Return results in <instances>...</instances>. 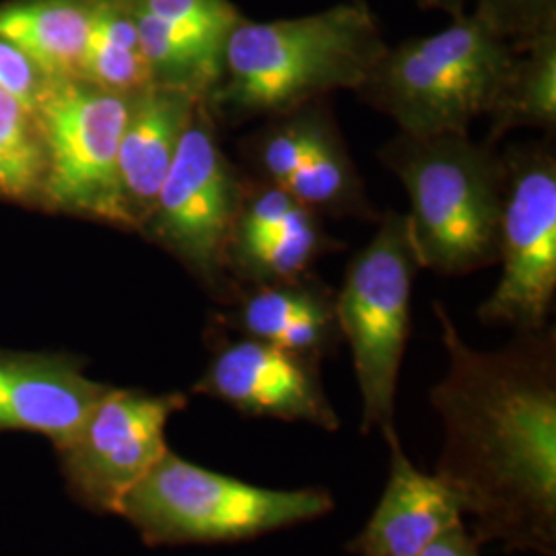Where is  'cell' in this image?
Segmentation results:
<instances>
[{
    "instance_id": "1",
    "label": "cell",
    "mask_w": 556,
    "mask_h": 556,
    "mask_svg": "<svg viewBox=\"0 0 556 556\" xmlns=\"http://www.w3.org/2000/svg\"><path fill=\"white\" fill-rule=\"evenodd\" d=\"M447 371L431 390L445 429L435 477L470 517L478 544L556 556L555 328L478 351L433 305Z\"/></svg>"
},
{
    "instance_id": "2",
    "label": "cell",
    "mask_w": 556,
    "mask_h": 556,
    "mask_svg": "<svg viewBox=\"0 0 556 556\" xmlns=\"http://www.w3.org/2000/svg\"><path fill=\"white\" fill-rule=\"evenodd\" d=\"M388 46L365 2H346L307 17L239 21L229 34L213 114L275 118L334 91H357Z\"/></svg>"
},
{
    "instance_id": "3",
    "label": "cell",
    "mask_w": 556,
    "mask_h": 556,
    "mask_svg": "<svg viewBox=\"0 0 556 556\" xmlns=\"http://www.w3.org/2000/svg\"><path fill=\"white\" fill-rule=\"evenodd\" d=\"M402 181L420 270L470 275L497 262L505 163L495 144L468 135H397L379 153Z\"/></svg>"
},
{
    "instance_id": "4",
    "label": "cell",
    "mask_w": 556,
    "mask_h": 556,
    "mask_svg": "<svg viewBox=\"0 0 556 556\" xmlns=\"http://www.w3.org/2000/svg\"><path fill=\"white\" fill-rule=\"evenodd\" d=\"M517 50L477 13H457L443 31L388 48L358 96L402 135H468L495 105Z\"/></svg>"
},
{
    "instance_id": "5",
    "label": "cell",
    "mask_w": 556,
    "mask_h": 556,
    "mask_svg": "<svg viewBox=\"0 0 556 556\" xmlns=\"http://www.w3.org/2000/svg\"><path fill=\"white\" fill-rule=\"evenodd\" d=\"M334 509L324 489H264L197 466L172 450L128 493L118 516L151 546L243 542Z\"/></svg>"
},
{
    "instance_id": "6",
    "label": "cell",
    "mask_w": 556,
    "mask_h": 556,
    "mask_svg": "<svg viewBox=\"0 0 556 556\" xmlns=\"http://www.w3.org/2000/svg\"><path fill=\"white\" fill-rule=\"evenodd\" d=\"M417 254L404 213H388L378 233L351 260L334 293L340 337L351 346L363 400L361 431L396 433L400 367L410 330Z\"/></svg>"
},
{
    "instance_id": "7",
    "label": "cell",
    "mask_w": 556,
    "mask_h": 556,
    "mask_svg": "<svg viewBox=\"0 0 556 556\" xmlns=\"http://www.w3.org/2000/svg\"><path fill=\"white\" fill-rule=\"evenodd\" d=\"M243 179L225 155L215 114L200 103L178 155L139 233L165 252L227 305L239 287L227 270V248L238 215Z\"/></svg>"
},
{
    "instance_id": "8",
    "label": "cell",
    "mask_w": 556,
    "mask_h": 556,
    "mask_svg": "<svg viewBox=\"0 0 556 556\" xmlns=\"http://www.w3.org/2000/svg\"><path fill=\"white\" fill-rule=\"evenodd\" d=\"M130 98L85 79L48 85L34 108L46 155L41 208L126 229L118 151Z\"/></svg>"
},
{
    "instance_id": "9",
    "label": "cell",
    "mask_w": 556,
    "mask_h": 556,
    "mask_svg": "<svg viewBox=\"0 0 556 556\" xmlns=\"http://www.w3.org/2000/svg\"><path fill=\"white\" fill-rule=\"evenodd\" d=\"M505 197L498 223L495 291L478 307L486 326L517 334L548 326L556 295V160L548 144L503 153Z\"/></svg>"
},
{
    "instance_id": "10",
    "label": "cell",
    "mask_w": 556,
    "mask_h": 556,
    "mask_svg": "<svg viewBox=\"0 0 556 556\" xmlns=\"http://www.w3.org/2000/svg\"><path fill=\"white\" fill-rule=\"evenodd\" d=\"M188 396L108 388L79 433L56 450L71 497L96 514H119L128 493L165 456L167 425Z\"/></svg>"
},
{
    "instance_id": "11",
    "label": "cell",
    "mask_w": 556,
    "mask_h": 556,
    "mask_svg": "<svg viewBox=\"0 0 556 556\" xmlns=\"http://www.w3.org/2000/svg\"><path fill=\"white\" fill-rule=\"evenodd\" d=\"M194 392L217 397L245 417L307 422L326 431L340 427L319 361L254 338L217 340Z\"/></svg>"
},
{
    "instance_id": "12",
    "label": "cell",
    "mask_w": 556,
    "mask_h": 556,
    "mask_svg": "<svg viewBox=\"0 0 556 556\" xmlns=\"http://www.w3.org/2000/svg\"><path fill=\"white\" fill-rule=\"evenodd\" d=\"M108 388L85 374L79 357L0 351V433H38L60 450Z\"/></svg>"
},
{
    "instance_id": "13",
    "label": "cell",
    "mask_w": 556,
    "mask_h": 556,
    "mask_svg": "<svg viewBox=\"0 0 556 556\" xmlns=\"http://www.w3.org/2000/svg\"><path fill=\"white\" fill-rule=\"evenodd\" d=\"M202 96L153 83L130 98L119 140L118 190L126 229L140 231L178 155Z\"/></svg>"
},
{
    "instance_id": "14",
    "label": "cell",
    "mask_w": 556,
    "mask_h": 556,
    "mask_svg": "<svg viewBox=\"0 0 556 556\" xmlns=\"http://www.w3.org/2000/svg\"><path fill=\"white\" fill-rule=\"evenodd\" d=\"M383 439L392 457L390 478L374 516L346 551L355 556H420L464 516L450 489L408 459L397 433Z\"/></svg>"
},
{
    "instance_id": "15",
    "label": "cell",
    "mask_w": 556,
    "mask_h": 556,
    "mask_svg": "<svg viewBox=\"0 0 556 556\" xmlns=\"http://www.w3.org/2000/svg\"><path fill=\"white\" fill-rule=\"evenodd\" d=\"M219 326L303 357L321 361L342 342L334 293L316 278L241 287Z\"/></svg>"
},
{
    "instance_id": "16",
    "label": "cell",
    "mask_w": 556,
    "mask_h": 556,
    "mask_svg": "<svg viewBox=\"0 0 556 556\" xmlns=\"http://www.w3.org/2000/svg\"><path fill=\"white\" fill-rule=\"evenodd\" d=\"M91 0H11L0 4V38L13 41L52 80L80 79Z\"/></svg>"
},
{
    "instance_id": "17",
    "label": "cell",
    "mask_w": 556,
    "mask_h": 556,
    "mask_svg": "<svg viewBox=\"0 0 556 556\" xmlns=\"http://www.w3.org/2000/svg\"><path fill=\"white\" fill-rule=\"evenodd\" d=\"M489 144H497L498 139L517 128H555V25L519 43L516 62L489 112Z\"/></svg>"
},
{
    "instance_id": "18",
    "label": "cell",
    "mask_w": 556,
    "mask_h": 556,
    "mask_svg": "<svg viewBox=\"0 0 556 556\" xmlns=\"http://www.w3.org/2000/svg\"><path fill=\"white\" fill-rule=\"evenodd\" d=\"M332 250H337V241L326 236L316 215L270 236L231 239L227 270L239 289L287 282L307 277L316 260Z\"/></svg>"
},
{
    "instance_id": "19",
    "label": "cell",
    "mask_w": 556,
    "mask_h": 556,
    "mask_svg": "<svg viewBox=\"0 0 556 556\" xmlns=\"http://www.w3.org/2000/svg\"><path fill=\"white\" fill-rule=\"evenodd\" d=\"M282 188L318 215H371L357 167L338 132L334 116L321 124L309 153Z\"/></svg>"
},
{
    "instance_id": "20",
    "label": "cell",
    "mask_w": 556,
    "mask_h": 556,
    "mask_svg": "<svg viewBox=\"0 0 556 556\" xmlns=\"http://www.w3.org/2000/svg\"><path fill=\"white\" fill-rule=\"evenodd\" d=\"M46 155L36 112L0 91V200L43 206Z\"/></svg>"
},
{
    "instance_id": "21",
    "label": "cell",
    "mask_w": 556,
    "mask_h": 556,
    "mask_svg": "<svg viewBox=\"0 0 556 556\" xmlns=\"http://www.w3.org/2000/svg\"><path fill=\"white\" fill-rule=\"evenodd\" d=\"M140 11L190 31L227 41L238 25V9L229 0H130Z\"/></svg>"
},
{
    "instance_id": "22",
    "label": "cell",
    "mask_w": 556,
    "mask_h": 556,
    "mask_svg": "<svg viewBox=\"0 0 556 556\" xmlns=\"http://www.w3.org/2000/svg\"><path fill=\"white\" fill-rule=\"evenodd\" d=\"M477 15L519 46L555 25V0H478Z\"/></svg>"
},
{
    "instance_id": "23",
    "label": "cell",
    "mask_w": 556,
    "mask_h": 556,
    "mask_svg": "<svg viewBox=\"0 0 556 556\" xmlns=\"http://www.w3.org/2000/svg\"><path fill=\"white\" fill-rule=\"evenodd\" d=\"M52 79L13 41L0 38V91L23 101L31 110L38 105Z\"/></svg>"
},
{
    "instance_id": "24",
    "label": "cell",
    "mask_w": 556,
    "mask_h": 556,
    "mask_svg": "<svg viewBox=\"0 0 556 556\" xmlns=\"http://www.w3.org/2000/svg\"><path fill=\"white\" fill-rule=\"evenodd\" d=\"M477 538L466 528L464 521H457L447 528L441 536L420 556H480Z\"/></svg>"
},
{
    "instance_id": "25",
    "label": "cell",
    "mask_w": 556,
    "mask_h": 556,
    "mask_svg": "<svg viewBox=\"0 0 556 556\" xmlns=\"http://www.w3.org/2000/svg\"><path fill=\"white\" fill-rule=\"evenodd\" d=\"M425 7H438V9H452V11H457L459 9V4L464 2V0H420Z\"/></svg>"
}]
</instances>
